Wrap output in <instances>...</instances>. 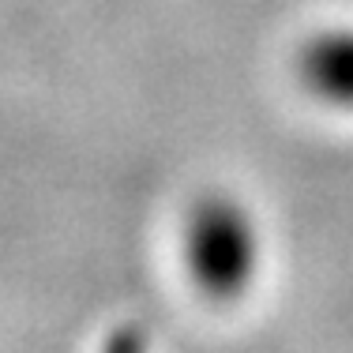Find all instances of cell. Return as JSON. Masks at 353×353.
Here are the masks:
<instances>
[{"label":"cell","instance_id":"cell-1","mask_svg":"<svg viewBox=\"0 0 353 353\" xmlns=\"http://www.w3.org/2000/svg\"><path fill=\"white\" fill-rule=\"evenodd\" d=\"M259 237L252 214L237 199L211 192L188 211L184 222V263L207 297L230 301L256 279Z\"/></svg>","mask_w":353,"mask_h":353},{"label":"cell","instance_id":"cell-2","mask_svg":"<svg viewBox=\"0 0 353 353\" xmlns=\"http://www.w3.org/2000/svg\"><path fill=\"white\" fill-rule=\"evenodd\" d=\"M297 79L331 109H353V27L319 30L297 53Z\"/></svg>","mask_w":353,"mask_h":353}]
</instances>
